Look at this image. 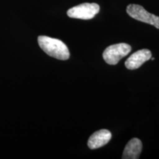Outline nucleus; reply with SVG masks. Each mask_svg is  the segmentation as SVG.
I'll use <instances>...</instances> for the list:
<instances>
[{
    "mask_svg": "<svg viewBox=\"0 0 159 159\" xmlns=\"http://www.w3.org/2000/svg\"><path fill=\"white\" fill-rule=\"evenodd\" d=\"M38 42L41 49L49 56L61 61L69 58L70 53L68 47L61 40L40 35L38 38Z\"/></svg>",
    "mask_w": 159,
    "mask_h": 159,
    "instance_id": "obj_1",
    "label": "nucleus"
},
{
    "mask_svg": "<svg viewBox=\"0 0 159 159\" xmlns=\"http://www.w3.org/2000/svg\"><path fill=\"white\" fill-rule=\"evenodd\" d=\"M131 51V47L128 43H120L109 46L103 52V59L108 64L116 65L121 59L128 55Z\"/></svg>",
    "mask_w": 159,
    "mask_h": 159,
    "instance_id": "obj_2",
    "label": "nucleus"
},
{
    "mask_svg": "<svg viewBox=\"0 0 159 159\" xmlns=\"http://www.w3.org/2000/svg\"><path fill=\"white\" fill-rule=\"evenodd\" d=\"M126 11L128 14L133 19L149 24L159 29V16L149 13L142 6L130 4L127 7Z\"/></svg>",
    "mask_w": 159,
    "mask_h": 159,
    "instance_id": "obj_3",
    "label": "nucleus"
},
{
    "mask_svg": "<svg viewBox=\"0 0 159 159\" xmlns=\"http://www.w3.org/2000/svg\"><path fill=\"white\" fill-rule=\"evenodd\" d=\"M99 5L96 3H83L69 9L67 15L72 19L89 20L99 13Z\"/></svg>",
    "mask_w": 159,
    "mask_h": 159,
    "instance_id": "obj_4",
    "label": "nucleus"
},
{
    "mask_svg": "<svg viewBox=\"0 0 159 159\" xmlns=\"http://www.w3.org/2000/svg\"><path fill=\"white\" fill-rule=\"evenodd\" d=\"M152 57V53L148 49H143L132 54L125 61V65L130 70L139 69L142 64L149 61Z\"/></svg>",
    "mask_w": 159,
    "mask_h": 159,
    "instance_id": "obj_5",
    "label": "nucleus"
},
{
    "mask_svg": "<svg viewBox=\"0 0 159 159\" xmlns=\"http://www.w3.org/2000/svg\"><path fill=\"white\" fill-rule=\"evenodd\" d=\"M111 133L108 130L102 129L94 133L88 141V147L91 150H95L105 146L111 140Z\"/></svg>",
    "mask_w": 159,
    "mask_h": 159,
    "instance_id": "obj_6",
    "label": "nucleus"
},
{
    "mask_svg": "<svg viewBox=\"0 0 159 159\" xmlns=\"http://www.w3.org/2000/svg\"><path fill=\"white\" fill-rule=\"evenodd\" d=\"M142 150V142L139 139H132L128 142L123 152V159H138Z\"/></svg>",
    "mask_w": 159,
    "mask_h": 159,
    "instance_id": "obj_7",
    "label": "nucleus"
},
{
    "mask_svg": "<svg viewBox=\"0 0 159 159\" xmlns=\"http://www.w3.org/2000/svg\"><path fill=\"white\" fill-rule=\"evenodd\" d=\"M151 60H152V61H154V60H155V58H154V57H151V58H150Z\"/></svg>",
    "mask_w": 159,
    "mask_h": 159,
    "instance_id": "obj_8",
    "label": "nucleus"
}]
</instances>
